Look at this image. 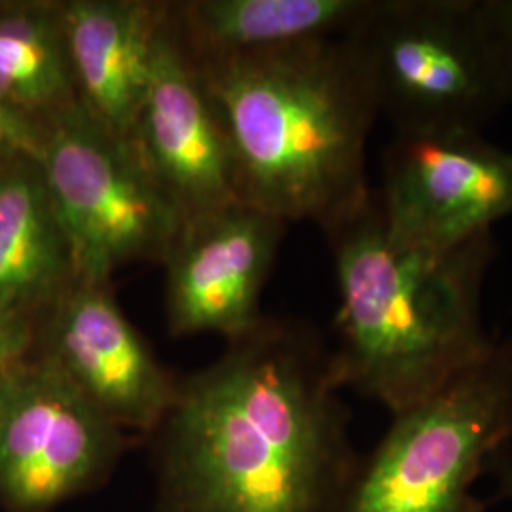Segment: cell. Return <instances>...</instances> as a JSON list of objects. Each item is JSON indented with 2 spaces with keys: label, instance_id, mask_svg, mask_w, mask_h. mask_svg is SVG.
Here are the masks:
<instances>
[{
  "label": "cell",
  "instance_id": "cell-6",
  "mask_svg": "<svg viewBox=\"0 0 512 512\" xmlns=\"http://www.w3.org/2000/svg\"><path fill=\"white\" fill-rule=\"evenodd\" d=\"M37 164L82 283L110 285L129 264L164 262L183 215L133 139L80 107L50 131Z\"/></svg>",
  "mask_w": 512,
  "mask_h": 512
},
{
  "label": "cell",
  "instance_id": "cell-1",
  "mask_svg": "<svg viewBox=\"0 0 512 512\" xmlns=\"http://www.w3.org/2000/svg\"><path fill=\"white\" fill-rule=\"evenodd\" d=\"M330 351L262 319L179 382L156 437L160 512H336L357 463Z\"/></svg>",
  "mask_w": 512,
  "mask_h": 512
},
{
  "label": "cell",
  "instance_id": "cell-3",
  "mask_svg": "<svg viewBox=\"0 0 512 512\" xmlns=\"http://www.w3.org/2000/svg\"><path fill=\"white\" fill-rule=\"evenodd\" d=\"M327 236L340 294L338 346L330 361L342 389L399 414L494 346L482 323L492 234L446 251L404 245L389 234L372 192Z\"/></svg>",
  "mask_w": 512,
  "mask_h": 512
},
{
  "label": "cell",
  "instance_id": "cell-5",
  "mask_svg": "<svg viewBox=\"0 0 512 512\" xmlns=\"http://www.w3.org/2000/svg\"><path fill=\"white\" fill-rule=\"evenodd\" d=\"M346 40L395 133H482L509 103L476 0H374Z\"/></svg>",
  "mask_w": 512,
  "mask_h": 512
},
{
  "label": "cell",
  "instance_id": "cell-10",
  "mask_svg": "<svg viewBox=\"0 0 512 512\" xmlns=\"http://www.w3.org/2000/svg\"><path fill=\"white\" fill-rule=\"evenodd\" d=\"M285 226L243 203L184 220L162 262L169 334H220L234 342L255 330Z\"/></svg>",
  "mask_w": 512,
  "mask_h": 512
},
{
  "label": "cell",
  "instance_id": "cell-13",
  "mask_svg": "<svg viewBox=\"0 0 512 512\" xmlns=\"http://www.w3.org/2000/svg\"><path fill=\"white\" fill-rule=\"evenodd\" d=\"M80 283L37 162L0 160V321L29 330Z\"/></svg>",
  "mask_w": 512,
  "mask_h": 512
},
{
  "label": "cell",
  "instance_id": "cell-20",
  "mask_svg": "<svg viewBox=\"0 0 512 512\" xmlns=\"http://www.w3.org/2000/svg\"><path fill=\"white\" fill-rule=\"evenodd\" d=\"M2 160H4V158H2Z\"/></svg>",
  "mask_w": 512,
  "mask_h": 512
},
{
  "label": "cell",
  "instance_id": "cell-2",
  "mask_svg": "<svg viewBox=\"0 0 512 512\" xmlns=\"http://www.w3.org/2000/svg\"><path fill=\"white\" fill-rule=\"evenodd\" d=\"M186 59L219 110L239 202L327 234L370 198L366 141L380 112L346 37Z\"/></svg>",
  "mask_w": 512,
  "mask_h": 512
},
{
  "label": "cell",
  "instance_id": "cell-4",
  "mask_svg": "<svg viewBox=\"0 0 512 512\" xmlns=\"http://www.w3.org/2000/svg\"><path fill=\"white\" fill-rule=\"evenodd\" d=\"M512 444V340L393 414L336 512H484L478 478Z\"/></svg>",
  "mask_w": 512,
  "mask_h": 512
},
{
  "label": "cell",
  "instance_id": "cell-19",
  "mask_svg": "<svg viewBox=\"0 0 512 512\" xmlns=\"http://www.w3.org/2000/svg\"><path fill=\"white\" fill-rule=\"evenodd\" d=\"M499 480L503 486V494L509 495L512 499V463L509 456L499 461Z\"/></svg>",
  "mask_w": 512,
  "mask_h": 512
},
{
  "label": "cell",
  "instance_id": "cell-11",
  "mask_svg": "<svg viewBox=\"0 0 512 512\" xmlns=\"http://www.w3.org/2000/svg\"><path fill=\"white\" fill-rule=\"evenodd\" d=\"M133 141L183 220L241 203L219 110L173 37L169 18Z\"/></svg>",
  "mask_w": 512,
  "mask_h": 512
},
{
  "label": "cell",
  "instance_id": "cell-17",
  "mask_svg": "<svg viewBox=\"0 0 512 512\" xmlns=\"http://www.w3.org/2000/svg\"><path fill=\"white\" fill-rule=\"evenodd\" d=\"M476 6L495 69L512 103V0H476Z\"/></svg>",
  "mask_w": 512,
  "mask_h": 512
},
{
  "label": "cell",
  "instance_id": "cell-8",
  "mask_svg": "<svg viewBox=\"0 0 512 512\" xmlns=\"http://www.w3.org/2000/svg\"><path fill=\"white\" fill-rule=\"evenodd\" d=\"M378 200L397 241L454 249L512 215V152L480 131L395 133Z\"/></svg>",
  "mask_w": 512,
  "mask_h": 512
},
{
  "label": "cell",
  "instance_id": "cell-12",
  "mask_svg": "<svg viewBox=\"0 0 512 512\" xmlns=\"http://www.w3.org/2000/svg\"><path fill=\"white\" fill-rule=\"evenodd\" d=\"M59 16L80 107L105 128L133 139L169 2L65 0Z\"/></svg>",
  "mask_w": 512,
  "mask_h": 512
},
{
  "label": "cell",
  "instance_id": "cell-9",
  "mask_svg": "<svg viewBox=\"0 0 512 512\" xmlns=\"http://www.w3.org/2000/svg\"><path fill=\"white\" fill-rule=\"evenodd\" d=\"M124 433L154 435L179 382L129 323L110 285L78 283L38 325L33 348Z\"/></svg>",
  "mask_w": 512,
  "mask_h": 512
},
{
  "label": "cell",
  "instance_id": "cell-14",
  "mask_svg": "<svg viewBox=\"0 0 512 512\" xmlns=\"http://www.w3.org/2000/svg\"><path fill=\"white\" fill-rule=\"evenodd\" d=\"M374 0H184L169 2V29L190 59L277 50L342 38Z\"/></svg>",
  "mask_w": 512,
  "mask_h": 512
},
{
  "label": "cell",
  "instance_id": "cell-15",
  "mask_svg": "<svg viewBox=\"0 0 512 512\" xmlns=\"http://www.w3.org/2000/svg\"><path fill=\"white\" fill-rule=\"evenodd\" d=\"M0 84L48 131L80 109L59 2L0 6Z\"/></svg>",
  "mask_w": 512,
  "mask_h": 512
},
{
  "label": "cell",
  "instance_id": "cell-18",
  "mask_svg": "<svg viewBox=\"0 0 512 512\" xmlns=\"http://www.w3.org/2000/svg\"><path fill=\"white\" fill-rule=\"evenodd\" d=\"M33 334L0 321V370L29 357L33 351Z\"/></svg>",
  "mask_w": 512,
  "mask_h": 512
},
{
  "label": "cell",
  "instance_id": "cell-16",
  "mask_svg": "<svg viewBox=\"0 0 512 512\" xmlns=\"http://www.w3.org/2000/svg\"><path fill=\"white\" fill-rule=\"evenodd\" d=\"M50 131L19 105L0 84V160L27 158L38 162Z\"/></svg>",
  "mask_w": 512,
  "mask_h": 512
},
{
  "label": "cell",
  "instance_id": "cell-7",
  "mask_svg": "<svg viewBox=\"0 0 512 512\" xmlns=\"http://www.w3.org/2000/svg\"><path fill=\"white\" fill-rule=\"evenodd\" d=\"M124 431L52 363L29 355L0 370V503L50 512L109 480Z\"/></svg>",
  "mask_w": 512,
  "mask_h": 512
}]
</instances>
